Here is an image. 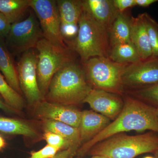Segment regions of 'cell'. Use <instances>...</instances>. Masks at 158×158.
Segmentation results:
<instances>
[{
	"instance_id": "obj_9",
	"label": "cell",
	"mask_w": 158,
	"mask_h": 158,
	"mask_svg": "<svg viewBox=\"0 0 158 158\" xmlns=\"http://www.w3.org/2000/svg\"><path fill=\"white\" fill-rule=\"evenodd\" d=\"M30 8L39 21L44 38L58 46L68 47L61 34L57 1L30 0Z\"/></svg>"
},
{
	"instance_id": "obj_1",
	"label": "cell",
	"mask_w": 158,
	"mask_h": 158,
	"mask_svg": "<svg viewBox=\"0 0 158 158\" xmlns=\"http://www.w3.org/2000/svg\"><path fill=\"white\" fill-rule=\"evenodd\" d=\"M146 130L158 133L155 108L138 99L127 96L122 110L115 120L90 141L81 145L76 153L78 156H84L95 144L120 133Z\"/></svg>"
},
{
	"instance_id": "obj_38",
	"label": "cell",
	"mask_w": 158,
	"mask_h": 158,
	"mask_svg": "<svg viewBox=\"0 0 158 158\" xmlns=\"http://www.w3.org/2000/svg\"></svg>"
},
{
	"instance_id": "obj_6",
	"label": "cell",
	"mask_w": 158,
	"mask_h": 158,
	"mask_svg": "<svg viewBox=\"0 0 158 158\" xmlns=\"http://www.w3.org/2000/svg\"><path fill=\"white\" fill-rule=\"evenodd\" d=\"M82 65L92 89L116 94H121L123 91L122 77L127 64H119L109 58L96 57Z\"/></svg>"
},
{
	"instance_id": "obj_30",
	"label": "cell",
	"mask_w": 158,
	"mask_h": 158,
	"mask_svg": "<svg viewBox=\"0 0 158 158\" xmlns=\"http://www.w3.org/2000/svg\"><path fill=\"white\" fill-rule=\"evenodd\" d=\"M0 110H2L4 112L9 113V114L19 115V116H21L22 115V113L16 111L13 108L8 106L1 95H0Z\"/></svg>"
},
{
	"instance_id": "obj_12",
	"label": "cell",
	"mask_w": 158,
	"mask_h": 158,
	"mask_svg": "<svg viewBox=\"0 0 158 158\" xmlns=\"http://www.w3.org/2000/svg\"><path fill=\"white\" fill-rule=\"evenodd\" d=\"M84 103H87L92 110L110 119L116 118L124 104L116 94L96 89H92Z\"/></svg>"
},
{
	"instance_id": "obj_24",
	"label": "cell",
	"mask_w": 158,
	"mask_h": 158,
	"mask_svg": "<svg viewBox=\"0 0 158 158\" xmlns=\"http://www.w3.org/2000/svg\"><path fill=\"white\" fill-rule=\"evenodd\" d=\"M152 56L158 58V22L147 12H144Z\"/></svg>"
},
{
	"instance_id": "obj_28",
	"label": "cell",
	"mask_w": 158,
	"mask_h": 158,
	"mask_svg": "<svg viewBox=\"0 0 158 158\" xmlns=\"http://www.w3.org/2000/svg\"><path fill=\"white\" fill-rule=\"evenodd\" d=\"M113 5L117 11L123 12L128 9L136 6L135 0H113Z\"/></svg>"
},
{
	"instance_id": "obj_21",
	"label": "cell",
	"mask_w": 158,
	"mask_h": 158,
	"mask_svg": "<svg viewBox=\"0 0 158 158\" xmlns=\"http://www.w3.org/2000/svg\"><path fill=\"white\" fill-rule=\"evenodd\" d=\"M29 8L30 0H0V12L11 25L20 21Z\"/></svg>"
},
{
	"instance_id": "obj_23",
	"label": "cell",
	"mask_w": 158,
	"mask_h": 158,
	"mask_svg": "<svg viewBox=\"0 0 158 158\" xmlns=\"http://www.w3.org/2000/svg\"><path fill=\"white\" fill-rule=\"evenodd\" d=\"M0 95L8 106L22 113L25 107L26 101L22 95L18 93L9 85L0 72Z\"/></svg>"
},
{
	"instance_id": "obj_29",
	"label": "cell",
	"mask_w": 158,
	"mask_h": 158,
	"mask_svg": "<svg viewBox=\"0 0 158 158\" xmlns=\"http://www.w3.org/2000/svg\"><path fill=\"white\" fill-rule=\"evenodd\" d=\"M11 26L5 16L0 12V37L5 39L9 34Z\"/></svg>"
},
{
	"instance_id": "obj_32",
	"label": "cell",
	"mask_w": 158,
	"mask_h": 158,
	"mask_svg": "<svg viewBox=\"0 0 158 158\" xmlns=\"http://www.w3.org/2000/svg\"><path fill=\"white\" fill-rule=\"evenodd\" d=\"M136 6L143 8H147L151 5L158 2V0H135Z\"/></svg>"
},
{
	"instance_id": "obj_4",
	"label": "cell",
	"mask_w": 158,
	"mask_h": 158,
	"mask_svg": "<svg viewBox=\"0 0 158 158\" xmlns=\"http://www.w3.org/2000/svg\"><path fill=\"white\" fill-rule=\"evenodd\" d=\"M158 150V133L152 131L135 136L116 135L98 143L90 154L107 158H135Z\"/></svg>"
},
{
	"instance_id": "obj_26",
	"label": "cell",
	"mask_w": 158,
	"mask_h": 158,
	"mask_svg": "<svg viewBox=\"0 0 158 158\" xmlns=\"http://www.w3.org/2000/svg\"><path fill=\"white\" fill-rule=\"evenodd\" d=\"M43 139L45 140L48 144L58 148L61 151L72 148L77 152V150L73 147L69 141L55 133L51 132H44Z\"/></svg>"
},
{
	"instance_id": "obj_7",
	"label": "cell",
	"mask_w": 158,
	"mask_h": 158,
	"mask_svg": "<svg viewBox=\"0 0 158 158\" xmlns=\"http://www.w3.org/2000/svg\"><path fill=\"white\" fill-rule=\"evenodd\" d=\"M44 38L39 21L33 11L26 19L11 25L5 40L11 53L17 55L36 48L37 43Z\"/></svg>"
},
{
	"instance_id": "obj_25",
	"label": "cell",
	"mask_w": 158,
	"mask_h": 158,
	"mask_svg": "<svg viewBox=\"0 0 158 158\" xmlns=\"http://www.w3.org/2000/svg\"><path fill=\"white\" fill-rule=\"evenodd\" d=\"M135 98L141 101L152 107L158 108V84L148 88L132 91Z\"/></svg>"
},
{
	"instance_id": "obj_19",
	"label": "cell",
	"mask_w": 158,
	"mask_h": 158,
	"mask_svg": "<svg viewBox=\"0 0 158 158\" xmlns=\"http://www.w3.org/2000/svg\"><path fill=\"white\" fill-rule=\"evenodd\" d=\"M40 122L44 132H51L59 135L69 141L73 147L77 151L80 146L79 129L64 123L51 119H44Z\"/></svg>"
},
{
	"instance_id": "obj_13",
	"label": "cell",
	"mask_w": 158,
	"mask_h": 158,
	"mask_svg": "<svg viewBox=\"0 0 158 158\" xmlns=\"http://www.w3.org/2000/svg\"><path fill=\"white\" fill-rule=\"evenodd\" d=\"M131 39L138 51L141 60L152 56L144 13L131 19Z\"/></svg>"
},
{
	"instance_id": "obj_22",
	"label": "cell",
	"mask_w": 158,
	"mask_h": 158,
	"mask_svg": "<svg viewBox=\"0 0 158 158\" xmlns=\"http://www.w3.org/2000/svg\"><path fill=\"white\" fill-rule=\"evenodd\" d=\"M109 58L122 64H131L141 60L138 51L132 42L120 44L110 48Z\"/></svg>"
},
{
	"instance_id": "obj_2",
	"label": "cell",
	"mask_w": 158,
	"mask_h": 158,
	"mask_svg": "<svg viewBox=\"0 0 158 158\" xmlns=\"http://www.w3.org/2000/svg\"><path fill=\"white\" fill-rule=\"evenodd\" d=\"M92 89L83 65L74 62L61 69L54 76L44 100L74 106L84 103Z\"/></svg>"
},
{
	"instance_id": "obj_37",
	"label": "cell",
	"mask_w": 158,
	"mask_h": 158,
	"mask_svg": "<svg viewBox=\"0 0 158 158\" xmlns=\"http://www.w3.org/2000/svg\"><path fill=\"white\" fill-rule=\"evenodd\" d=\"M143 158H156L155 157L151 156H147L144 157Z\"/></svg>"
},
{
	"instance_id": "obj_8",
	"label": "cell",
	"mask_w": 158,
	"mask_h": 158,
	"mask_svg": "<svg viewBox=\"0 0 158 158\" xmlns=\"http://www.w3.org/2000/svg\"><path fill=\"white\" fill-rule=\"evenodd\" d=\"M37 50L33 48L22 54L16 64L20 88L26 102L32 109L44 100L37 82Z\"/></svg>"
},
{
	"instance_id": "obj_5",
	"label": "cell",
	"mask_w": 158,
	"mask_h": 158,
	"mask_svg": "<svg viewBox=\"0 0 158 158\" xmlns=\"http://www.w3.org/2000/svg\"><path fill=\"white\" fill-rule=\"evenodd\" d=\"M37 78L44 99L52 79L57 72L76 61V53L69 47L53 44L45 38L37 43Z\"/></svg>"
},
{
	"instance_id": "obj_18",
	"label": "cell",
	"mask_w": 158,
	"mask_h": 158,
	"mask_svg": "<svg viewBox=\"0 0 158 158\" xmlns=\"http://www.w3.org/2000/svg\"><path fill=\"white\" fill-rule=\"evenodd\" d=\"M131 17L127 11L117 13L109 32L110 48L120 44L131 42Z\"/></svg>"
},
{
	"instance_id": "obj_11",
	"label": "cell",
	"mask_w": 158,
	"mask_h": 158,
	"mask_svg": "<svg viewBox=\"0 0 158 158\" xmlns=\"http://www.w3.org/2000/svg\"><path fill=\"white\" fill-rule=\"evenodd\" d=\"M74 107L43 100L32 110L34 116L38 120L51 119L61 122L79 129L82 111Z\"/></svg>"
},
{
	"instance_id": "obj_14",
	"label": "cell",
	"mask_w": 158,
	"mask_h": 158,
	"mask_svg": "<svg viewBox=\"0 0 158 158\" xmlns=\"http://www.w3.org/2000/svg\"><path fill=\"white\" fill-rule=\"evenodd\" d=\"M110 123V118L94 111H82L79 127L80 146L90 141Z\"/></svg>"
},
{
	"instance_id": "obj_17",
	"label": "cell",
	"mask_w": 158,
	"mask_h": 158,
	"mask_svg": "<svg viewBox=\"0 0 158 158\" xmlns=\"http://www.w3.org/2000/svg\"><path fill=\"white\" fill-rule=\"evenodd\" d=\"M0 72L9 85L23 95L18 78L16 65L13 55L6 45L5 39L0 37Z\"/></svg>"
},
{
	"instance_id": "obj_33",
	"label": "cell",
	"mask_w": 158,
	"mask_h": 158,
	"mask_svg": "<svg viewBox=\"0 0 158 158\" xmlns=\"http://www.w3.org/2000/svg\"><path fill=\"white\" fill-rule=\"evenodd\" d=\"M6 145V143L5 139L0 135V150L4 149Z\"/></svg>"
},
{
	"instance_id": "obj_10",
	"label": "cell",
	"mask_w": 158,
	"mask_h": 158,
	"mask_svg": "<svg viewBox=\"0 0 158 158\" xmlns=\"http://www.w3.org/2000/svg\"><path fill=\"white\" fill-rule=\"evenodd\" d=\"M122 79L123 89H135V91L158 84V58L152 56L127 65Z\"/></svg>"
},
{
	"instance_id": "obj_36",
	"label": "cell",
	"mask_w": 158,
	"mask_h": 158,
	"mask_svg": "<svg viewBox=\"0 0 158 158\" xmlns=\"http://www.w3.org/2000/svg\"><path fill=\"white\" fill-rule=\"evenodd\" d=\"M156 115L157 117V118L158 119V108L156 109Z\"/></svg>"
},
{
	"instance_id": "obj_27",
	"label": "cell",
	"mask_w": 158,
	"mask_h": 158,
	"mask_svg": "<svg viewBox=\"0 0 158 158\" xmlns=\"http://www.w3.org/2000/svg\"><path fill=\"white\" fill-rule=\"evenodd\" d=\"M60 151L58 148L47 144L38 151L31 152L29 158H53Z\"/></svg>"
},
{
	"instance_id": "obj_34",
	"label": "cell",
	"mask_w": 158,
	"mask_h": 158,
	"mask_svg": "<svg viewBox=\"0 0 158 158\" xmlns=\"http://www.w3.org/2000/svg\"><path fill=\"white\" fill-rule=\"evenodd\" d=\"M91 158H107L105 157L104 156H93V157H92Z\"/></svg>"
},
{
	"instance_id": "obj_35",
	"label": "cell",
	"mask_w": 158,
	"mask_h": 158,
	"mask_svg": "<svg viewBox=\"0 0 158 158\" xmlns=\"http://www.w3.org/2000/svg\"><path fill=\"white\" fill-rule=\"evenodd\" d=\"M154 154H155V157L156 158H158V150Z\"/></svg>"
},
{
	"instance_id": "obj_31",
	"label": "cell",
	"mask_w": 158,
	"mask_h": 158,
	"mask_svg": "<svg viewBox=\"0 0 158 158\" xmlns=\"http://www.w3.org/2000/svg\"><path fill=\"white\" fill-rule=\"evenodd\" d=\"M76 151L72 148L60 151L56 156L53 158H71L74 154L76 153Z\"/></svg>"
},
{
	"instance_id": "obj_3",
	"label": "cell",
	"mask_w": 158,
	"mask_h": 158,
	"mask_svg": "<svg viewBox=\"0 0 158 158\" xmlns=\"http://www.w3.org/2000/svg\"><path fill=\"white\" fill-rule=\"evenodd\" d=\"M77 35L68 45L84 64L91 58H109L110 48L109 33L84 8L78 22Z\"/></svg>"
},
{
	"instance_id": "obj_15",
	"label": "cell",
	"mask_w": 158,
	"mask_h": 158,
	"mask_svg": "<svg viewBox=\"0 0 158 158\" xmlns=\"http://www.w3.org/2000/svg\"><path fill=\"white\" fill-rule=\"evenodd\" d=\"M0 132L11 135H19L35 141L43 139V134L35 125L21 118L0 116Z\"/></svg>"
},
{
	"instance_id": "obj_16",
	"label": "cell",
	"mask_w": 158,
	"mask_h": 158,
	"mask_svg": "<svg viewBox=\"0 0 158 158\" xmlns=\"http://www.w3.org/2000/svg\"><path fill=\"white\" fill-rule=\"evenodd\" d=\"M84 8L109 33L118 11L113 0H85Z\"/></svg>"
},
{
	"instance_id": "obj_20",
	"label": "cell",
	"mask_w": 158,
	"mask_h": 158,
	"mask_svg": "<svg viewBox=\"0 0 158 158\" xmlns=\"http://www.w3.org/2000/svg\"><path fill=\"white\" fill-rule=\"evenodd\" d=\"M56 1L61 25H78L79 19L84 9L83 1Z\"/></svg>"
}]
</instances>
